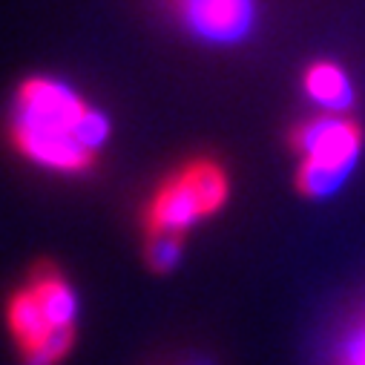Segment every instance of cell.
I'll list each match as a JSON object with an SVG mask.
<instances>
[{
    "instance_id": "6da1fadb",
    "label": "cell",
    "mask_w": 365,
    "mask_h": 365,
    "mask_svg": "<svg viewBox=\"0 0 365 365\" xmlns=\"http://www.w3.org/2000/svg\"><path fill=\"white\" fill-rule=\"evenodd\" d=\"M9 141L41 170L81 175L96 167L110 141V118L75 86L49 75H35L15 93Z\"/></svg>"
},
{
    "instance_id": "7a4b0ae2",
    "label": "cell",
    "mask_w": 365,
    "mask_h": 365,
    "mask_svg": "<svg viewBox=\"0 0 365 365\" xmlns=\"http://www.w3.org/2000/svg\"><path fill=\"white\" fill-rule=\"evenodd\" d=\"M78 297L55 267L32 270L6 302V328L24 365H61L75 342Z\"/></svg>"
},
{
    "instance_id": "3957f363",
    "label": "cell",
    "mask_w": 365,
    "mask_h": 365,
    "mask_svg": "<svg viewBox=\"0 0 365 365\" xmlns=\"http://www.w3.org/2000/svg\"><path fill=\"white\" fill-rule=\"evenodd\" d=\"M365 144L362 127L351 115L319 113L305 118L291 133V150L297 153V187L308 199L334 196L354 173Z\"/></svg>"
},
{
    "instance_id": "277c9868",
    "label": "cell",
    "mask_w": 365,
    "mask_h": 365,
    "mask_svg": "<svg viewBox=\"0 0 365 365\" xmlns=\"http://www.w3.org/2000/svg\"><path fill=\"white\" fill-rule=\"evenodd\" d=\"M230 199V175L216 158H193L170 173L144 210L147 236L185 239L190 227L216 216Z\"/></svg>"
},
{
    "instance_id": "5b68a950",
    "label": "cell",
    "mask_w": 365,
    "mask_h": 365,
    "mask_svg": "<svg viewBox=\"0 0 365 365\" xmlns=\"http://www.w3.org/2000/svg\"><path fill=\"white\" fill-rule=\"evenodd\" d=\"M173 15L193 38L233 46L256 26V0H170Z\"/></svg>"
},
{
    "instance_id": "8992f818",
    "label": "cell",
    "mask_w": 365,
    "mask_h": 365,
    "mask_svg": "<svg viewBox=\"0 0 365 365\" xmlns=\"http://www.w3.org/2000/svg\"><path fill=\"white\" fill-rule=\"evenodd\" d=\"M302 89L319 113L331 115H348L356 101L354 81L336 61H314L302 72Z\"/></svg>"
},
{
    "instance_id": "52a82bcc",
    "label": "cell",
    "mask_w": 365,
    "mask_h": 365,
    "mask_svg": "<svg viewBox=\"0 0 365 365\" xmlns=\"http://www.w3.org/2000/svg\"><path fill=\"white\" fill-rule=\"evenodd\" d=\"M178 259H181L178 236H147V262L155 270H173Z\"/></svg>"
},
{
    "instance_id": "ba28073f",
    "label": "cell",
    "mask_w": 365,
    "mask_h": 365,
    "mask_svg": "<svg viewBox=\"0 0 365 365\" xmlns=\"http://www.w3.org/2000/svg\"><path fill=\"white\" fill-rule=\"evenodd\" d=\"M339 365H365V322H359L345 339Z\"/></svg>"
}]
</instances>
